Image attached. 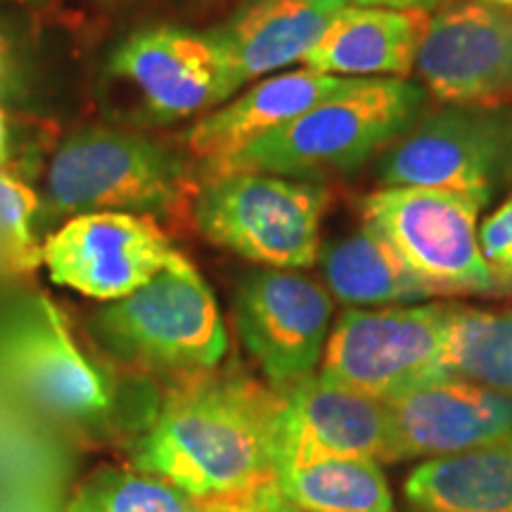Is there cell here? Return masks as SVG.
<instances>
[{
    "mask_svg": "<svg viewBox=\"0 0 512 512\" xmlns=\"http://www.w3.org/2000/svg\"><path fill=\"white\" fill-rule=\"evenodd\" d=\"M204 508L209 512H304L275 486V482L259 484L240 496L204 503Z\"/></svg>",
    "mask_w": 512,
    "mask_h": 512,
    "instance_id": "484cf974",
    "label": "cell"
},
{
    "mask_svg": "<svg viewBox=\"0 0 512 512\" xmlns=\"http://www.w3.org/2000/svg\"><path fill=\"white\" fill-rule=\"evenodd\" d=\"M446 0H349L356 8H380V10H399V12H432Z\"/></svg>",
    "mask_w": 512,
    "mask_h": 512,
    "instance_id": "83f0119b",
    "label": "cell"
},
{
    "mask_svg": "<svg viewBox=\"0 0 512 512\" xmlns=\"http://www.w3.org/2000/svg\"><path fill=\"white\" fill-rule=\"evenodd\" d=\"M67 512H207L169 479L136 465H102L76 489Z\"/></svg>",
    "mask_w": 512,
    "mask_h": 512,
    "instance_id": "603a6c76",
    "label": "cell"
},
{
    "mask_svg": "<svg viewBox=\"0 0 512 512\" xmlns=\"http://www.w3.org/2000/svg\"><path fill=\"white\" fill-rule=\"evenodd\" d=\"M93 3H102V5H124V3H133V0H93Z\"/></svg>",
    "mask_w": 512,
    "mask_h": 512,
    "instance_id": "4dcf8cb0",
    "label": "cell"
},
{
    "mask_svg": "<svg viewBox=\"0 0 512 512\" xmlns=\"http://www.w3.org/2000/svg\"><path fill=\"white\" fill-rule=\"evenodd\" d=\"M384 188L463 192L484 207L512 181V107L444 105L422 112L377 157Z\"/></svg>",
    "mask_w": 512,
    "mask_h": 512,
    "instance_id": "8992f818",
    "label": "cell"
},
{
    "mask_svg": "<svg viewBox=\"0 0 512 512\" xmlns=\"http://www.w3.org/2000/svg\"><path fill=\"white\" fill-rule=\"evenodd\" d=\"M430 24V12L347 5L304 57V69L344 79H406Z\"/></svg>",
    "mask_w": 512,
    "mask_h": 512,
    "instance_id": "ac0fdd59",
    "label": "cell"
},
{
    "mask_svg": "<svg viewBox=\"0 0 512 512\" xmlns=\"http://www.w3.org/2000/svg\"><path fill=\"white\" fill-rule=\"evenodd\" d=\"M304 512H394L387 477L373 458H328L273 477Z\"/></svg>",
    "mask_w": 512,
    "mask_h": 512,
    "instance_id": "44dd1931",
    "label": "cell"
},
{
    "mask_svg": "<svg viewBox=\"0 0 512 512\" xmlns=\"http://www.w3.org/2000/svg\"><path fill=\"white\" fill-rule=\"evenodd\" d=\"M451 311L453 304L344 311L325 342L320 375L384 403L451 375L446 370Z\"/></svg>",
    "mask_w": 512,
    "mask_h": 512,
    "instance_id": "52a82bcc",
    "label": "cell"
},
{
    "mask_svg": "<svg viewBox=\"0 0 512 512\" xmlns=\"http://www.w3.org/2000/svg\"><path fill=\"white\" fill-rule=\"evenodd\" d=\"M403 491L422 512H512V432L427 460L411 472Z\"/></svg>",
    "mask_w": 512,
    "mask_h": 512,
    "instance_id": "d6986e66",
    "label": "cell"
},
{
    "mask_svg": "<svg viewBox=\"0 0 512 512\" xmlns=\"http://www.w3.org/2000/svg\"><path fill=\"white\" fill-rule=\"evenodd\" d=\"M105 76L136 95L133 119L171 126L228 100L223 62L209 31L147 24L110 50Z\"/></svg>",
    "mask_w": 512,
    "mask_h": 512,
    "instance_id": "30bf717a",
    "label": "cell"
},
{
    "mask_svg": "<svg viewBox=\"0 0 512 512\" xmlns=\"http://www.w3.org/2000/svg\"><path fill=\"white\" fill-rule=\"evenodd\" d=\"M427 95L408 79H361L200 176L256 171L318 183L361 169L411 128Z\"/></svg>",
    "mask_w": 512,
    "mask_h": 512,
    "instance_id": "7a4b0ae2",
    "label": "cell"
},
{
    "mask_svg": "<svg viewBox=\"0 0 512 512\" xmlns=\"http://www.w3.org/2000/svg\"><path fill=\"white\" fill-rule=\"evenodd\" d=\"M273 477L328 458H387V403L309 375L273 387Z\"/></svg>",
    "mask_w": 512,
    "mask_h": 512,
    "instance_id": "4fadbf2b",
    "label": "cell"
},
{
    "mask_svg": "<svg viewBox=\"0 0 512 512\" xmlns=\"http://www.w3.org/2000/svg\"><path fill=\"white\" fill-rule=\"evenodd\" d=\"M328 204L320 183L230 171L197 183L190 219L211 245L264 268L302 271L318 259Z\"/></svg>",
    "mask_w": 512,
    "mask_h": 512,
    "instance_id": "5b68a950",
    "label": "cell"
},
{
    "mask_svg": "<svg viewBox=\"0 0 512 512\" xmlns=\"http://www.w3.org/2000/svg\"><path fill=\"white\" fill-rule=\"evenodd\" d=\"M330 318V294L297 271L259 268L240 280L233 297L240 342L273 387L313 375L323 361Z\"/></svg>",
    "mask_w": 512,
    "mask_h": 512,
    "instance_id": "8fae6325",
    "label": "cell"
},
{
    "mask_svg": "<svg viewBox=\"0 0 512 512\" xmlns=\"http://www.w3.org/2000/svg\"><path fill=\"white\" fill-rule=\"evenodd\" d=\"M0 361L27 399L50 418L100 430L117 411L112 380L86 354L48 297H34L0 325Z\"/></svg>",
    "mask_w": 512,
    "mask_h": 512,
    "instance_id": "9c48e42d",
    "label": "cell"
},
{
    "mask_svg": "<svg viewBox=\"0 0 512 512\" xmlns=\"http://www.w3.org/2000/svg\"><path fill=\"white\" fill-rule=\"evenodd\" d=\"M349 0H259L211 29L228 100L249 81L304 62Z\"/></svg>",
    "mask_w": 512,
    "mask_h": 512,
    "instance_id": "e0dca14e",
    "label": "cell"
},
{
    "mask_svg": "<svg viewBox=\"0 0 512 512\" xmlns=\"http://www.w3.org/2000/svg\"><path fill=\"white\" fill-rule=\"evenodd\" d=\"M356 81L361 79L318 74L311 69L264 76L249 91L214 107L185 131V147L190 157L200 162L197 176L216 169L238 155L242 147L297 119L318 102L347 91Z\"/></svg>",
    "mask_w": 512,
    "mask_h": 512,
    "instance_id": "2e32d148",
    "label": "cell"
},
{
    "mask_svg": "<svg viewBox=\"0 0 512 512\" xmlns=\"http://www.w3.org/2000/svg\"><path fill=\"white\" fill-rule=\"evenodd\" d=\"M318 264L332 297L349 306L413 304L434 292L399 252L368 223L318 249Z\"/></svg>",
    "mask_w": 512,
    "mask_h": 512,
    "instance_id": "ffe728a7",
    "label": "cell"
},
{
    "mask_svg": "<svg viewBox=\"0 0 512 512\" xmlns=\"http://www.w3.org/2000/svg\"><path fill=\"white\" fill-rule=\"evenodd\" d=\"M24 3H36V0H24Z\"/></svg>",
    "mask_w": 512,
    "mask_h": 512,
    "instance_id": "1f68e13d",
    "label": "cell"
},
{
    "mask_svg": "<svg viewBox=\"0 0 512 512\" xmlns=\"http://www.w3.org/2000/svg\"><path fill=\"white\" fill-rule=\"evenodd\" d=\"M17 88H19V81H17L15 55H12L8 38H5L3 31H0V102H3V98L15 95Z\"/></svg>",
    "mask_w": 512,
    "mask_h": 512,
    "instance_id": "4316f807",
    "label": "cell"
},
{
    "mask_svg": "<svg viewBox=\"0 0 512 512\" xmlns=\"http://www.w3.org/2000/svg\"><path fill=\"white\" fill-rule=\"evenodd\" d=\"M275 392L235 368L176 377L133 444L140 470L200 503L273 482Z\"/></svg>",
    "mask_w": 512,
    "mask_h": 512,
    "instance_id": "6da1fadb",
    "label": "cell"
},
{
    "mask_svg": "<svg viewBox=\"0 0 512 512\" xmlns=\"http://www.w3.org/2000/svg\"><path fill=\"white\" fill-rule=\"evenodd\" d=\"M482 209V202L463 192L408 185L377 190L361 204L363 221L399 252L434 297L498 292L479 249Z\"/></svg>",
    "mask_w": 512,
    "mask_h": 512,
    "instance_id": "ba28073f",
    "label": "cell"
},
{
    "mask_svg": "<svg viewBox=\"0 0 512 512\" xmlns=\"http://www.w3.org/2000/svg\"><path fill=\"white\" fill-rule=\"evenodd\" d=\"M10 157H12L10 124H8V114L3 110V102H0V169H8Z\"/></svg>",
    "mask_w": 512,
    "mask_h": 512,
    "instance_id": "f1b7e54d",
    "label": "cell"
},
{
    "mask_svg": "<svg viewBox=\"0 0 512 512\" xmlns=\"http://www.w3.org/2000/svg\"><path fill=\"white\" fill-rule=\"evenodd\" d=\"M479 249L498 290L512 287V197L482 223Z\"/></svg>",
    "mask_w": 512,
    "mask_h": 512,
    "instance_id": "d4e9b609",
    "label": "cell"
},
{
    "mask_svg": "<svg viewBox=\"0 0 512 512\" xmlns=\"http://www.w3.org/2000/svg\"><path fill=\"white\" fill-rule=\"evenodd\" d=\"M415 67L444 105H503L512 95V12L448 3L430 17Z\"/></svg>",
    "mask_w": 512,
    "mask_h": 512,
    "instance_id": "5bb4252c",
    "label": "cell"
},
{
    "mask_svg": "<svg viewBox=\"0 0 512 512\" xmlns=\"http://www.w3.org/2000/svg\"><path fill=\"white\" fill-rule=\"evenodd\" d=\"M207 512H209V510H207Z\"/></svg>",
    "mask_w": 512,
    "mask_h": 512,
    "instance_id": "d6a6232c",
    "label": "cell"
},
{
    "mask_svg": "<svg viewBox=\"0 0 512 512\" xmlns=\"http://www.w3.org/2000/svg\"><path fill=\"white\" fill-rule=\"evenodd\" d=\"M389 446L384 460L444 458L512 432V396L463 380L439 377L387 401Z\"/></svg>",
    "mask_w": 512,
    "mask_h": 512,
    "instance_id": "9a60e30c",
    "label": "cell"
},
{
    "mask_svg": "<svg viewBox=\"0 0 512 512\" xmlns=\"http://www.w3.org/2000/svg\"><path fill=\"white\" fill-rule=\"evenodd\" d=\"M176 254L157 221L95 211L74 216L50 233L41 261L55 285L105 304L136 292Z\"/></svg>",
    "mask_w": 512,
    "mask_h": 512,
    "instance_id": "7c38bea8",
    "label": "cell"
},
{
    "mask_svg": "<svg viewBox=\"0 0 512 512\" xmlns=\"http://www.w3.org/2000/svg\"><path fill=\"white\" fill-rule=\"evenodd\" d=\"M41 197L15 171L0 169V261L15 273L34 271L43 245L36 238Z\"/></svg>",
    "mask_w": 512,
    "mask_h": 512,
    "instance_id": "cb8c5ba5",
    "label": "cell"
},
{
    "mask_svg": "<svg viewBox=\"0 0 512 512\" xmlns=\"http://www.w3.org/2000/svg\"><path fill=\"white\" fill-rule=\"evenodd\" d=\"M195 190L190 164L171 147L145 133L86 126L57 145L38 197L48 219L121 211L159 223L190 209Z\"/></svg>",
    "mask_w": 512,
    "mask_h": 512,
    "instance_id": "3957f363",
    "label": "cell"
},
{
    "mask_svg": "<svg viewBox=\"0 0 512 512\" xmlns=\"http://www.w3.org/2000/svg\"><path fill=\"white\" fill-rule=\"evenodd\" d=\"M88 330L112 358L147 373H202L228 351L214 292L181 252L136 292L98 306Z\"/></svg>",
    "mask_w": 512,
    "mask_h": 512,
    "instance_id": "277c9868",
    "label": "cell"
},
{
    "mask_svg": "<svg viewBox=\"0 0 512 512\" xmlns=\"http://www.w3.org/2000/svg\"><path fill=\"white\" fill-rule=\"evenodd\" d=\"M446 370L512 396V311H484L453 304L448 320Z\"/></svg>",
    "mask_w": 512,
    "mask_h": 512,
    "instance_id": "7402d4cb",
    "label": "cell"
},
{
    "mask_svg": "<svg viewBox=\"0 0 512 512\" xmlns=\"http://www.w3.org/2000/svg\"><path fill=\"white\" fill-rule=\"evenodd\" d=\"M486 5H494V8H501L505 12H512V0H482Z\"/></svg>",
    "mask_w": 512,
    "mask_h": 512,
    "instance_id": "f546056e",
    "label": "cell"
}]
</instances>
